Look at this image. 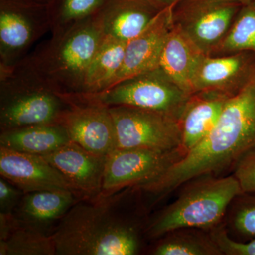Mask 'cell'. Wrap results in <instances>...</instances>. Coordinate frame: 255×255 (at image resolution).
<instances>
[{
  "instance_id": "obj_10",
  "label": "cell",
  "mask_w": 255,
  "mask_h": 255,
  "mask_svg": "<svg viewBox=\"0 0 255 255\" xmlns=\"http://www.w3.org/2000/svg\"><path fill=\"white\" fill-rule=\"evenodd\" d=\"M61 96L69 107L58 123L66 129L72 142L100 155L107 156L117 148V132L109 107L75 94Z\"/></svg>"
},
{
  "instance_id": "obj_20",
  "label": "cell",
  "mask_w": 255,
  "mask_h": 255,
  "mask_svg": "<svg viewBox=\"0 0 255 255\" xmlns=\"http://www.w3.org/2000/svg\"><path fill=\"white\" fill-rule=\"evenodd\" d=\"M127 43L105 33L79 94L98 93L110 88L122 68Z\"/></svg>"
},
{
  "instance_id": "obj_1",
  "label": "cell",
  "mask_w": 255,
  "mask_h": 255,
  "mask_svg": "<svg viewBox=\"0 0 255 255\" xmlns=\"http://www.w3.org/2000/svg\"><path fill=\"white\" fill-rule=\"evenodd\" d=\"M255 147V73L228 99L217 123L204 140L140 190L161 199L183 184L234 167Z\"/></svg>"
},
{
  "instance_id": "obj_15",
  "label": "cell",
  "mask_w": 255,
  "mask_h": 255,
  "mask_svg": "<svg viewBox=\"0 0 255 255\" xmlns=\"http://www.w3.org/2000/svg\"><path fill=\"white\" fill-rule=\"evenodd\" d=\"M82 199L81 196L69 190L25 193L13 214L23 226L52 235L69 210Z\"/></svg>"
},
{
  "instance_id": "obj_4",
  "label": "cell",
  "mask_w": 255,
  "mask_h": 255,
  "mask_svg": "<svg viewBox=\"0 0 255 255\" xmlns=\"http://www.w3.org/2000/svg\"><path fill=\"white\" fill-rule=\"evenodd\" d=\"M105 35L102 16L89 18L53 36L44 57L34 65L35 78L61 94L81 93L87 69Z\"/></svg>"
},
{
  "instance_id": "obj_7",
  "label": "cell",
  "mask_w": 255,
  "mask_h": 255,
  "mask_svg": "<svg viewBox=\"0 0 255 255\" xmlns=\"http://www.w3.org/2000/svg\"><path fill=\"white\" fill-rule=\"evenodd\" d=\"M242 6L233 0H180L173 6L172 24L203 54L211 55Z\"/></svg>"
},
{
  "instance_id": "obj_2",
  "label": "cell",
  "mask_w": 255,
  "mask_h": 255,
  "mask_svg": "<svg viewBox=\"0 0 255 255\" xmlns=\"http://www.w3.org/2000/svg\"><path fill=\"white\" fill-rule=\"evenodd\" d=\"M122 194L82 199L69 210L52 233L56 255L137 254L139 228L119 211Z\"/></svg>"
},
{
  "instance_id": "obj_6",
  "label": "cell",
  "mask_w": 255,
  "mask_h": 255,
  "mask_svg": "<svg viewBox=\"0 0 255 255\" xmlns=\"http://www.w3.org/2000/svg\"><path fill=\"white\" fill-rule=\"evenodd\" d=\"M1 85V132L29 126L58 123L66 101L52 87L33 77Z\"/></svg>"
},
{
  "instance_id": "obj_16",
  "label": "cell",
  "mask_w": 255,
  "mask_h": 255,
  "mask_svg": "<svg viewBox=\"0 0 255 255\" xmlns=\"http://www.w3.org/2000/svg\"><path fill=\"white\" fill-rule=\"evenodd\" d=\"M228 99L204 94L191 96L179 121L182 135L180 148L184 155L213 130Z\"/></svg>"
},
{
  "instance_id": "obj_8",
  "label": "cell",
  "mask_w": 255,
  "mask_h": 255,
  "mask_svg": "<svg viewBox=\"0 0 255 255\" xmlns=\"http://www.w3.org/2000/svg\"><path fill=\"white\" fill-rule=\"evenodd\" d=\"M109 108L117 132V149L169 151L180 148V126L173 117L127 106Z\"/></svg>"
},
{
  "instance_id": "obj_18",
  "label": "cell",
  "mask_w": 255,
  "mask_h": 255,
  "mask_svg": "<svg viewBox=\"0 0 255 255\" xmlns=\"http://www.w3.org/2000/svg\"><path fill=\"white\" fill-rule=\"evenodd\" d=\"M202 53L172 26L164 45L159 67L176 84L193 95L192 80Z\"/></svg>"
},
{
  "instance_id": "obj_25",
  "label": "cell",
  "mask_w": 255,
  "mask_h": 255,
  "mask_svg": "<svg viewBox=\"0 0 255 255\" xmlns=\"http://www.w3.org/2000/svg\"><path fill=\"white\" fill-rule=\"evenodd\" d=\"M103 0H63L60 11L50 27L53 36L65 33L84 20L91 17L102 4Z\"/></svg>"
},
{
  "instance_id": "obj_28",
  "label": "cell",
  "mask_w": 255,
  "mask_h": 255,
  "mask_svg": "<svg viewBox=\"0 0 255 255\" xmlns=\"http://www.w3.org/2000/svg\"><path fill=\"white\" fill-rule=\"evenodd\" d=\"M233 169V176L239 182L243 192L255 194V147L238 161Z\"/></svg>"
},
{
  "instance_id": "obj_21",
  "label": "cell",
  "mask_w": 255,
  "mask_h": 255,
  "mask_svg": "<svg viewBox=\"0 0 255 255\" xmlns=\"http://www.w3.org/2000/svg\"><path fill=\"white\" fill-rule=\"evenodd\" d=\"M48 23H36L27 15L15 10H1L0 46L1 59H13L26 49L43 32Z\"/></svg>"
},
{
  "instance_id": "obj_27",
  "label": "cell",
  "mask_w": 255,
  "mask_h": 255,
  "mask_svg": "<svg viewBox=\"0 0 255 255\" xmlns=\"http://www.w3.org/2000/svg\"><path fill=\"white\" fill-rule=\"evenodd\" d=\"M210 236L223 255H255V239L248 241H236L228 236L223 226H216L211 229Z\"/></svg>"
},
{
  "instance_id": "obj_12",
  "label": "cell",
  "mask_w": 255,
  "mask_h": 255,
  "mask_svg": "<svg viewBox=\"0 0 255 255\" xmlns=\"http://www.w3.org/2000/svg\"><path fill=\"white\" fill-rule=\"evenodd\" d=\"M172 10L173 6H170L159 11L140 34L128 42L122 68L110 88L159 68L164 45L173 26Z\"/></svg>"
},
{
  "instance_id": "obj_11",
  "label": "cell",
  "mask_w": 255,
  "mask_h": 255,
  "mask_svg": "<svg viewBox=\"0 0 255 255\" xmlns=\"http://www.w3.org/2000/svg\"><path fill=\"white\" fill-rule=\"evenodd\" d=\"M255 73V53L253 52L223 56L204 55L193 77V95L231 98L248 85Z\"/></svg>"
},
{
  "instance_id": "obj_13",
  "label": "cell",
  "mask_w": 255,
  "mask_h": 255,
  "mask_svg": "<svg viewBox=\"0 0 255 255\" xmlns=\"http://www.w3.org/2000/svg\"><path fill=\"white\" fill-rule=\"evenodd\" d=\"M0 174L24 193L69 190L81 196L58 169L40 155L0 146Z\"/></svg>"
},
{
  "instance_id": "obj_14",
  "label": "cell",
  "mask_w": 255,
  "mask_h": 255,
  "mask_svg": "<svg viewBox=\"0 0 255 255\" xmlns=\"http://www.w3.org/2000/svg\"><path fill=\"white\" fill-rule=\"evenodd\" d=\"M41 157L58 169L84 199L100 196L107 156L92 153L71 141Z\"/></svg>"
},
{
  "instance_id": "obj_24",
  "label": "cell",
  "mask_w": 255,
  "mask_h": 255,
  "mask_svg": "<svg viewBox=\"0 0 255 255\" xmlns=\"http://www.w3.org/2000/svg\"><path fill=\"white\" fill-rule=\"evenodd\" d=\"M255 53V1L243 5L227 34L210 56Z\"/></svg>"
},
{
  "instance_id": "obj_23",
  "label": "cell",
  "mask_w": 255,
  "mask_h": 255,
  "mask_svg": "<svg viewBox=\"0 0 255 255\" xmlns=\"http://www.w3.org/2000/svg\"><path fill=\"white\" fill-rule=\"evenodd\" d=\"M196 228H181L162 237L150 251L154 255H221L222 252L211 236Z\"/></svg>"
},
{
  "instance_id": "obj_9",
  "label": "cell",
  "mask_w": 255,
  "mask_h": 255,
  "mask_svg": "<svg viewBox=\"0 0 255 255\" xmlns=\"http://www.w3.org/2000/svg\"><path fill=\"white\" fill-rule=\"evenodd\" d=\"M183 156L180 148L169 151L116 149L107 156L102 190L96 199L152 182Z\"/></svg>"
},
{
  "instance_id": "obj_30",
  "label": "cell",
  "mask_w": 255,
  "mask_h": 255,
  "mask_svg": "<svg viewBox=\"0 0 255 255\" xmlns=\"http://www.w3.org/2000/svg\"><path fill=\"white\" fill-rule=\"evenodd\" d=\"M145 1L159 11H161L165 8L174 6L180 0H145Z\"/></svg>"
},
{
  "instance_id": "obj_22",
  "label": "cell",
  "mask_w": 255,
  "mask_h": 255,
  "mask_svg": "<svg viewBox=\"0 0 255 255\" xmlns=\"http://www.w3.org/2000/svg\"><path fill=\"white\" fill-rule=\"evenodd\" d=\"M159 11L145 0H132L102 16L104 31L122 41H130L145 30Z\"/></svg>"
},
{
  "instance_id": "obj_17",
  "label": "cell",
  "mask_w": 255,
  "mask_h": 255,
  "mask_svg": "<svg viewBox=\"0 0 255 255\" xmlns=\"http://www.w3.org/2000/svg\"><path fill=\"white\" fill-rule=\"evenodd\" d=\"M71 142L58 123L38 124L1 131L0 146L36 155H45Z\"/></svg>"
},
{
  "instance_id": "obj_3",
  "label": "cell",
  "mask_w": 255,
  "mask_h": 255,
  "mask_svg": "<svg viewBox=\"0 0 255 255\" xmlns=\"http://www.w3.org/2000/svg\"><path fill=\"white\" fill-rule=\"evenodd\" d=\"M193 179L179 197L152 219L145 228L151 238H159L181 228L213 229L219 226L231 203L243 194L232 175L204 176Z\"/></svg>"
},
{
  "instance_id": "obj_5",
  "label": "cell",
  "mask_w": 255,
  "mask_h": 255,
  "mask_svg": "<svg viewBox=\"0 0 255 255\" xmlns=\"http://www.w3.org/2000/svg\"><path fill=\"white\" fill-rule=\"evenodd\" d=\"M77 95L109 107H136L166 114L178 121L192 96L178 86L160 68L98 93Z\"/></svg>"
},
{
  "instance_id": "obj_26",
  "label": "cell",
  "mask_w": 255,
  "mask_h": 255,
  "mask_svg": "<svg viewBox=\"0 0 255 255\" xmlns=\"http://www.w3.org/2000/svg\"><path fill=\"white\" fill-rule=\"evenodd\" d=\"M229 223L241 239H255V194L243 193L233 200Z\"/></svg>"
},
{
  "instance_id": "obj_19",
  "label": "cell",
  "mask_w": 255,
  "mask_h": 255,
  "mask_svg": "<svg viewBox=\"0 0 255 255\" xmlns=\"http://www.w3.org/2000/svg\"><path fill=\"white\" fill-rule=\"evenodd\" d=\"M0 255H56L52 235L23 226L13 214L0 213Z\"/></svg>"
},
{
  "instance_id": "obj_29",
  "label": "cell",
  "mask_w": 255,
  "mask_h": 255,
  "mask_svg": "<svg viewBox=\"0 0 255 255\" xmlns=\"http://www.w3.org/2000/svg\"><path fill=\"white\" fill-rule=\"evenodd\" d=\"M25 193L9 181L0 179V213L13 214Z\"/></svg>"
},
{
  "instance_id": "obj_31",
  "label": "cell",
  "mask_w": 255,
  "mask_h": 255,
  "mask_svg": "<svg viewBox=\"0 0 255 255\" xmlns=\"http://www.w3.org/2000/svg\"><path fill=\"white\" fill-rule=\"evenodd\" d=\"M233 1H238V2L241 3L243 5L249 4V3L253 2L255 0H233Z\"/></svg>"
}]
</instances>
